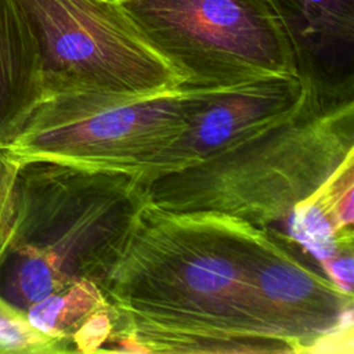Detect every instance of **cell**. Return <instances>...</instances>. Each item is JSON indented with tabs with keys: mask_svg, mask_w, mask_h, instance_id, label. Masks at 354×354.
I'll return each instance as SVG.
<instances>
[{
	"mask_svg": "<svg viewBox=\"0 0 354 354\" xmlns=\"http://www.w3.org/2000/svg\"><path fill=\"white\" fill-rule=\"evenodd\" d=\"M259 231L232 217L174 213L145 201L101 286L120 313L113 350L290 353L248 318V268Z\"/></svg>",
	"mask_w": 354,
	"mask_h": 354,
	"instance_id": "6da1fadb",
	"label": "cell"
},
{
	"mask_svg": "<svg viewBox=\"0 0 354 354\" xmlns=\"http://www.w3.org/2000/svg\"><path fill=\"white\" fill-rule=\"evenodd\" d=\"M145 201L137 171L0 147V296L26 310L80 279L101 288Z\"/></svg>",
	"mask_w": 354,
	"mask_h": 354,
	"instance_id": "7a4b0ae2",
	"label": "cell"
},
{
	"mask_svg": "<svg viewBox=\"0 0 354 354\" xmlns=\"http://www.w3.org/2000/svg\"><path fill=\"white\" fill-rule=\"evenodd\" d=\"M353 156L354 101L326 104L310 90L293 116L203 162L141 181L147 201L162 210L271 228Z\"/></svg>",
	"mask_w": 354,
	"mask_h": 354,
	"instance_id": "3957f363",
	"label": "cell"
},
{
	"mask_svg": "<svg viewBox=\"0 0 354 354\" xmlns=\"http://www.w3.org/2000/svg\"><path fill=\"white\" fill-rule=\"evenodd\" d=\"M184 129L180 86L137 94L43 80L37 102L6 147L24 159L136 171Z\"/></svg>",
	"mask_w": 354,
	"mask_h": 354,
	"instance_id": "277c9868",
	"label": "cell"
},
{
	"mask_svg": "<svg viewBox=\"0 0 354 354\" xmlns=\"http://www.w3.org/2000/svg\"><path fill=\"white\" fill-rule=\"evenodd\" d=\"M187 86L297 75L267 0H115Z\"/></svg>",
	"mask_w": 354,
	"mask_h": 354,
	"instance_id": "5b68a950",
	"label": "cell"
},
{
	"mask_svg": "<svg viewBox=\"0 0 354 354\" xmlns=\"http://www.w3.org/2000/svg\"><path fill=\"white\" fill-rule=\"evenodd\" d=\"M15 1L35 37L43 80L137 94L184 83L115 0Z\"/></svg>",
	"mask_w": 354,
	"mask_h": 354,
	"instance_id": "8992f818",
	"label": "cell"
},
{
	"mask_svg": "<svg viewBox=\"0 0 354 354\" xmlns=\"http://www.w3.org/2000/svg\"><path fill=\"white\" fill-rule=\"evenodd\" d=\"M252 328L290 353H314L336 329L353 324V295L299 253L285 232L260 228L248 268Z\"/></svg>",
	"mask_w": 354,
	"mask_h": 354,
	"instance_id": "52a82bcc",
	"label": "cell"
},
{
	"mask_svg": "<svg viewBox=\"0 0 354 354\" xmlns=\"http://www.w3.org/2000/svg\"><path fill=\"white\" fill-rule=\"evenodd\" d=\"M185 129L136 170L141 180L203 162L297 113L310 88L297 75L242 82L180 84Z\"/></svg>",
	"mask_w": 354,
	"mask_h": 354,
	"instance_id": "ba28073f",
	"label": "cell"
},
{
	"mask_svg": "<svg viewBox=\"0 0 354 354\" xmlns=\"http://www.w3.org/2000/svg\"><path fill=\"white\" fill-rule=\"evenodd\" d=\"M295 69L326 104L353 100L354 0H267Z\"/></svg>",
	"mask_w": 354,
	"mask_h": 354,
	"instance_id": "9c48e42d",
	"label": "cell"
},
{
	"mask_svg": "<svg viewBox=\"0 0 354 354\" xmlns=\"http://www.w3.org/2000/svg\"><path fill=\"white\" fill-rule=\"evenodd\" d=\"M35 37L15 0H0V147L22 127L41 94Z\"/></svg>",
	"mask_w": 354,
	"mask_h": 354,
	"instance_id": "30bf717a",
	"label": "cell"
},
{
	"mask_svg": "<svg viewBox=\"0 0 354 354\" xmlns=\"http://www.w3.org/2000/svg\"><path fill=\"white\" fill-rule=\"evenodd\" d=\"M109 304L95 282L80 279L35 301L25 311L36 329L50 337L72 343L75 332L94 313L106 308Z\"/></svg>",
	"mask_w": 354,
	"mask_h": 354,
	"instance_id": "8fae6325",
	"label": "cell"
},
{
	"mask_svg": "<svg viewBox=\"0 0 354 354\" xmlns=\"http://www.w3.org/2000/svg\"><path fill=\"white\" fill-rule=\"evenodd\" d=\"M292 241L301 246L311 257L322 264L340 248L353 245V230L337 231L329 216L321 207L315 195L300 203L286 218Z\"/></svg>",
	"mask_w": 354,
	"mask_h": 354,
	"instance_id": "7c38bea8",
	"label": "cell"
},
{
	"mask_svg": "<svg viewBox=\"0 0 354 354\" xmlns=\"http://www.w3.org/2000/svg\"><path fill=\"white\" fill-rule=\"evenodd\" d=\"M75 351L66 340L36 329L26 311L0 296V354H59Z\"/></svg>",
	"mask_w": 354,
	"mask_h": 354,
	"instance_id": "4fadbf2b",
	"label": "cell"
},
{
	"mask_svg": "<svg viewBox=\"0 0 354 354\" xmlns=\"http://www.w3.org/2000/svg\"><path fill=\"white\" fill-rule=\"evenodd\" d=\"M353 245H346L322 264H319L325 275L342 290L350 295H353Z\"/></svg>",
	"mask_w": 354,
	"mask_h": 354,
	"instance_id": "5bb4252c",
	"label": "cell"
}]
</instances>
